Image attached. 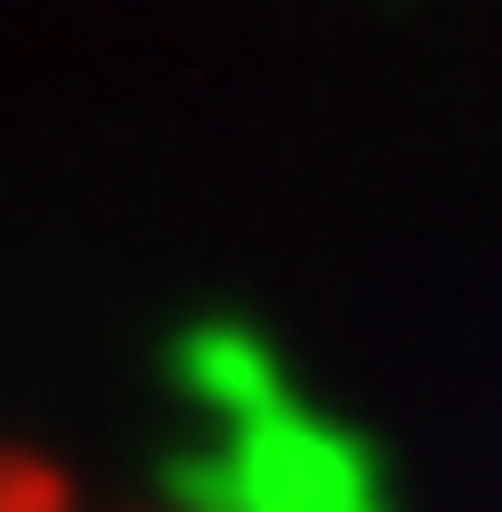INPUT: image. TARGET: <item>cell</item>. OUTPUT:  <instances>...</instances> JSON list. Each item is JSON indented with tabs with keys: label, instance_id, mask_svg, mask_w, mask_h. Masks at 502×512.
Masks as SVG:
<instances>
[{
	"label": "cell",
	"instance_id": "obj_1",
	"mask_svg": "<svg viewBox=\"0 0 502 512\" xmlns=\"http://www.w3.org/2000/svg\"><path fill=\"white\" fill-rule=\"evenodd\" d=\"M223 474H213V512H377V474L367 445L338 435L329 416H300L290 397L232 416Z\"/></svg>",
	"mask_w": 502,
	"mask_h": 512
}]
</instances>
